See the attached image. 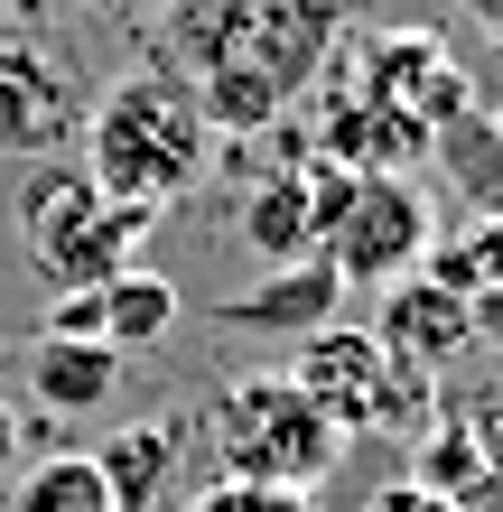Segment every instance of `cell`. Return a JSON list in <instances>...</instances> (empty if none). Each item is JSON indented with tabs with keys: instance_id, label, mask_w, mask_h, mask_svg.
I'll return each mask as SVG.
<instances>
[{
	"instance_id": "25",
	"label": "cell",
	"mask_w": 503,
	"mask_h": 512,
	"mask_svg": "<svg viewBox=\"0 0 503 512\" xmlns=\"http://www.w3.org/2000/svg\"><path fill=\"white\" fill-rule=\"evenodd\" d=\"M0 364H10V336H0Z\"/></svg>"
},
{
	"instance_id": "2",
	"label": "cell",
	"mask_w": 503,
	"mask_h": 512,
	"mask_svg": "<svg viewBox=\"0 0 503 512\" xmlns=\"http://www.w3.org/2000/svg\"><path fill=\"white\" fill-rule=\"evenodd\" d=\"M215 159V122H205L196 84L177 66H131L112 75L94 103H84V131H75V168L94 177L112 205H140L159 215L205 177Z\"/></svg>"
},
{
	"instance_id": "24",
	"label": "cell",
	"mask_w": 503,
	"mask_h": 512,
	"mask_svg": "<svg viewBox=\"0 0 503 512\" xmlns=\"http://www.w3.org/2000/svg\"><path fill=\"white\" fill-rule=\"evenodd\" d=\"M494 47H503V10H494Z\"/></svg>"
},
{
	"instance_id": "20",
	"label": "cell",
	"mask_w": 503,
	"mask_h": 512,
	"mask_svg": "<svg viewBox=\"0 0 503 512\" xmlns=\"http://www.w3.org/2000/svg\"><path fill=\"white\" fill-rule=\"evenodd\" d=\"M19 447H28V438H19V410L0 401V475H19Z\"/></svg>"
},
{
	"instance_id": "22",
	"label": "cell",
	"mask_w": 503,
	"mask_h": 512,
	"mask_svg": "<svg viewBox=\"0 0 503 512\" xmlns=\"http://www.w3.org/2000/svg\"><path fill=\"white\" fill-rule=\"evenodd\" d=\"M457 10H476V19H485V28H494V10H503V0H457Z\"/></svg>"
},
{
	"instance_id": "14",
	"label": "cell",
	"mask_w": 503,
	"mask_h": 512,
	"mask_svg": "<svg viewBox=\"0 0 503 512\" xmlns=\"http://www.w3.org/2000/svg\"><path fill=\"white\" fill-rule=\"evenodd\" d=\"M476 233H429V280L438 289H457V298H485L503 289V215H466Z\"/></svg>"
},
{
	"instance_id": "16",
	"label": "cell",
	"mask_w": 503,
	"mask_h": 512,
	"mask_svg": "<svg viewBox=\"0 0 503 512\" xmlns=\"http://www.w3.org/2000/svg\"><path fill=\"white\" fill-rule=\"evenodd\" d=\"M10 512H112L103 466L94 457H38V466H19V503Z\"/></svg>"
},
{
	"instance_id": "19",
	"label": "cell",
	"mask_w": 503,
	"mask_h": 512,
	"mask_svg": "<svg viewBox=\"0 0 503 512\" xmlns=\"http://www.w3.org/2000/svg\"><path fill=\"white\" fill-rule=\"evenodd\" d=\"M364 512H466V503H448V494H429L420 475H401V485H382V494H373Z\"/></svg>"
},
{
	"instance_id": "18",
	"label": "cell",
	"mask_w": 503,
	"mask_h": 512,
	"mask_svg": "<svg viewBox=\"0 0 503 512\" xmlns=\"http://www.w3.org/2000/svg\"><path fill=\"white\" fill-rule=\"evenodd\" d=\"M187 512H317V494H271V485H205Z\"/></svg>"
},
{
	"instance_id": "4",
	"label": "cell",
	"mask_w": 503,
	"mask_h": 512,
	"mask_svg": "<svg viewBox=\"0 0 503 512\" xmlns=\"http://www.w3.org/2000/svg\"><path fill=\"white\" fill-rule=\"evenodd\" d=\"M10 233H19V261L38 270L47 289H94V280H112V270H131L150 215H140V205H112L75 159H38L19 177Z\"/></svg>"
},
{
	"instance_id": "7",
	"label": "cell",
	"mask_w": 503,
	"mask_h": 512,
	"mask_svg": "<svg viewBox=\"0 0 503 512\" xmlns=\"http://www.w3.org/2000/svg\"><path fill=\"white\" fill-rule=\"evenodd\" d=\"M177 308H187V289L168 280V270H112V280H94V289H56V308H47V326L38 336H75V345H103V354H131L140 345H159L168 326H177Z\"/></svg>"
},
{
	"instance_id": "1",
	"label": "cell",
	"mask_w": 503,
	"mask_h": 512,
	"mask_svg": "<svg viewBox=\"0 0 503 512\" xmlns=\"http://www.w3.org/2000/svg\"><path fill=\"white\" fill-rule=\"evenodd\" d=\"M345 47V10L336 0H168V56L196 84L215 140H252L280 131L317 84H327Z\"/></svg>"
},
{
	"instance_id": "5",
	"label": "cell",
	"mask_w": 503,
	"mask_h": 512,
	"mask_svg": "<svg viewBox=\"0 0 503 512\" xmlns=\"http://www.w3.org/2000/svg\"><path fill=\"white\" fill-rule=\"evenodd\" d=\"M289 382L317 401L336 438H420L438 401H429V373H410L373 326H317L289 354Z\"/></svg>"
},
{
	"instance_id": "23",
	"label": "cell",
	"mask_w": 503,
	"mask_h": 512,
	"mask_svg": "<svg viewBox=\"0 0 503 512\" xmlns=\"http://www.w3.org/2000/svg\"><path fill=\"white\" fill-rule=\"evenodd\" d=\"M485 131H494V149H503V103H494V122H485Z\"/></svg>"
},
{
	"instance_id": "11",
	"label": "cell",
	"mask_w": 503,
	"mask_h": 512,
	"mask_svg": "<svg viewBox=\"0 0 503 512\" xmlns=\"http://www.w3.org/2000/svg\"><path fill=\"white\" fill-rule=\"evenodd\" d=\"M317 196H327V159H299L280 177H261V187L243 196V243L261 261H317Z\"/></svg>"
},
{
	"instance_id": "13",
	"label": "cell",
	"mask_w": 503,
	"mask_h": 512,
	"mask_svg": "<svg viewBox=\"0 0 503 512\" xmlns=\"http://www.w3.org/2000/svg\"><path fill=\"white\" fill-rule=\"evenodd\" d=\"M28 391H38V410H56V419H94L112 391H122V354L75 345V336H38L28 345Z\"/></svg>"
},
{
	"instance_id": "21",
	"label": "cell",
	"mask_w": 503,
	"mask_h": 512,
	"mask_svg": "<svg viewBox=\"0 0 503 512\" xmlns=\"http://www.w3.org/2000/svg\"><path fill=\"white\" fill-rule=\"evenodd\" d=\"M10 10H19V19H47V10H66V0H10Z\"/></svg>"
},
{
	"instance_id": "12",
	"label": "cell",
	"mask_w": 503,
	"mask_h": 512,
	"mask_svg": "<svg viewBox=\"0 0 503 512\" xmlns=\"http://www.w3.org/2000/svg\"><path fill=\"white\" fill-rule=\"evenodd\" d=\"M336 298L345 289L327 261H280L271 280L224 298V326H243V336H317V326H336Z\"/></svg>"
},
{
	"instance_id": "9",
	"label": "cell",
	"mask_w": 503,
	"mask_h": 512,
	"mask_svg": "<svg viewBox=\"0 0 503 512\" xmlns=\"http://www.w3.org/2000/svg\"><path fill=\"white\" fill-rule=\"evenodd\" d=\"M187 447L196 438L177 429V419H131V429H112L94 447L112 512H187Z\"/></svg>"
},
{
	"instance_id": "26",
	"label": "cell",
	"mask_w": 503,
	"mask_h": 512,
	"mask_svg": "<svg viewBox=\"0 0 503 512\" xmlns=\"http://www.w3.org/2000/svg\"><path fill=\"white\" fill-rule=\"evenodd\" d=\"M103 10H122V0H103ZM159 10H168V0H159Z\"/></svg>"
},
{
	"instance_id": "6",
	"label": "cell",
	"mask_w": 503,
	"mask_h": 512,
	"mask_svg": "<svg viewBox=\"0 0 503 512\" xmlns=\"http://www.w3.org/2000/svg\"><path fill=\"white\" fill-rule=\"evenodd\" d=\"M429 196L410 177H354L327 168V196H317V261L336 270V289H392L429 261Z\"/></svg>"
},
{
	"instance_id": "3",
	"label": "cell",
	"mask_w": 503,
	"mask_h": 512,
	"mask_svg": "<svg viewBox=\"0 0 503 512\" xmlns=\"http://www.w3.org/2000/svg\"><path fill=\"white\" fill-rule=\"evenodd\" d=\"M215 485H271V494H317L345 457V438L317 419V401L289 373H233L196 419Z\"/></svg>"
},
{
	"instance_id": "8",
	"label": "cell",
	"mask_w": 503,
	"mask_h": 512,
	"mask_svg": "<svg viewBox=\"0 0 503 512\" xmlns=\"http://www.w3.org/2000/svg\"><path fill=\"white\" fill-rule=\"evenodd\" d=\"M84 131V94L66 75V56L38 38H0V159H56Z\"/></svg>"
},
{
	"instance_id": "17",
	"label": "cell",
	"mask_w": 503,
	"mask_h": 512,
	"mask_svg": "<svg viewBox=\"0 0 503 512\" xmlns=\"http://www.w3.org/2000/svg\"><path fill=\"white\" fill-rule=\"evenodd\" d=\"M448 419H457L466 438H476V457H485V475H494V494H503V373H494V382L476 391V401H457Z\"/></svg>"
},
{
	"instance_id": "15",
	"label": "cell",
	"mask_w": 503,
	"mask_h": 512,
	"mask_svg": "<svg viewBox=\"0 0 503 512\" xmlns=\"http://www.w3.org/2000/svg\"><path fill=\"white\" fill-rule=\"evenodd\" d=\"M420 485H429V494H448V503H466V512L494 494V475H485V457H476V438H466L457 419H429V429H420Z\"/></svg>"
},
{
	"instance_id": "10",
	"label": "cell",
	"mask_w": 503,
	"mask_h": 512,
	"mask_svg": "<svg viewBox=\"0 0 503 512\" xmlns=\"http://www.w3.org/2000/svg\"><path fill=\"white\" fill-rule=\"evenodd\" d=\"M373 336L392 345L410 373H429V382H438L466 345H476V308H466L457 289H438L429 270H410V280H392V298H382V326H373Z\"/></svg>"
},
{
	"instance_id": "27",
	"label": "cell",
	"mask_w": 503,
	"mask_h": 512,
	"mask_svg": "<svg viewBox=\"0 0 503 512\" xmlns=\"http://www.w3.org/2000/svg\"><path fill=\"white\" fill-rule=\"evenodd\" d=\"M336 10H354V0H336Z\"/></svg>"
}]
</instances>
